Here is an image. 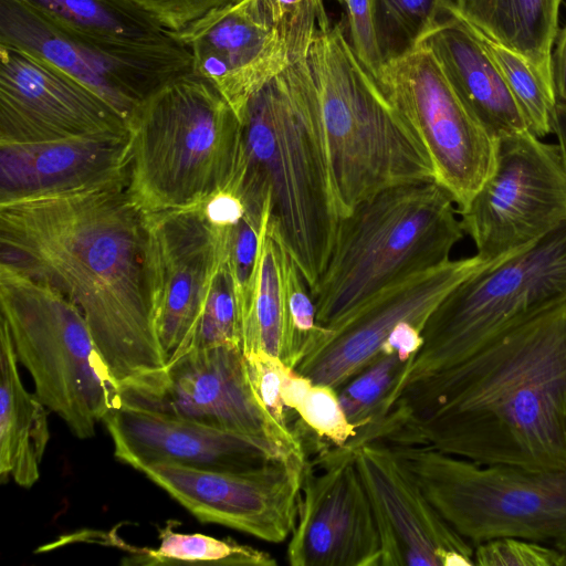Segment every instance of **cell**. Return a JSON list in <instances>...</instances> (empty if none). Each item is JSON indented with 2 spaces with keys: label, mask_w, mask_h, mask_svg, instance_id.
I'll return each instance as SVG.
<instances>
[{
  "label": "cell",
  "mask_w": 566,
  "mask_h": 566,
  "mask_svg": "<svg viewBox=\"0 0 566 566\" xmlns=\"http://www.w3.org/2000/svg\"><path fill=\"white\" fill-rule=\"evenodd\" d=\"M381 436L481 464L566 470V301L406 386Z\"/></svg>",
  "instance_id": "6da1fadb"
},
{
  "label": "cell",
  "mask_w": 566,
  "mask_h": 566,
  "mask_svg": "<svg viewBox=\"0 0 566 566\" xmlns=\"http://www.w3.org/2000/svg\"><path fill=\"white\" fill-rule=\"evenodd\" d=\"M128 180L0 203V263L81 311L119 392L167 366L146 291L145 213Z\"/></svg>",
  "instance_id": "7a4b0ae2"
},
{
  "label": "cell",
  "mask_w": 566,
  "mask_h": 566,
  "mask_svg": "<svg viewBox=\"0 0 566 566\" xmlns=\"http://www.w3.org/2000/svg\"><path fill=\"white\" fill-rule=\"evenodd\" d=\"M240 123V158L230 188L245 205L263 206L270 197L268 228L296 262L312 295L340 214L306 57L259 90Z\"/></svg>",
  "instance_id": "3957f363"
},
{
  "label": "cell",
  "mask_w": 566,
  "mask_h": 566,
  "mask_svg": "<svg viewBox=\"0 0 566 566\" xmlns=\"http://www.w3.org/2000/svg\"><path fill=\"white\" fill-rule=\"evenodd\" d=\"M306 60L340 219L388 188L436 180L427 151L356 55L343 22L318 33Z\"/></svg>",
  "instance_id": "277c9868"
},
{
  "label": "cell",
  "mask_w": 566,
  "mask_h": 566,
  "mask_svg": "<svg viewBox=\"0 0 566 566\" xmlns=\"http://www.w3.org/2000/svg\"><path fill=\"white\" fill-rule=\"evenodd\" d=\"M128 189L145 214L199 206L231 187L241 123L208 78L190 71L167 81L128 119Z\"/></svg>",
  "instance_id": "5b68a950"
},
{
  "label": "cell",
  "mask_w": 566,
  "mask_h": 566,
  "mask_svg": "<svg viewBox=\"0 0 566 566\" xmlns=\"http://www.w3.org/2000/svg\"><path fill=\"white\" fill-rule=\"evenodd\" d=\"M451 193L436 180L388 188L342 218L312 297L333 327L385 286L450 260L465 234Z\"/></svg>",
  "instance_id": "8992f818"
},
{
  "label": "cell",
  "mask_w": 566,
  "mask_h": 566,
  "mask_svg": "<svg viewBox=\"0 0 566 566\" xmlns=\"http://www.w3.org/2000/svg\"><path fill=\"white\" fill-rule=\"evenodd\" d=\"M1 318L40 401L80 439L119 403L81 311L61 292L0 263Z\"/></svg>",
  "instance_id": "52a82bcc"
},
{
  "label": "cell",
  "mask_w": 566,
  "mask_h": 566,
  "mask_svg": "<svg viewBox=\"0 0 566 566\" xmlns=\"http://www.w3.org/2000/svg\"><path fill=\"white\" fill-rule=\"evenodd\" d=\"M391 447L440 515L472 545L515 537L566 553V470L481 464L429 447Z\"/></svg>",
  "instance_id": "ba28073f"
},
{
  "label": "cell",
  "mask_w": 566,
  "mask_h": 566,
  "mask_svg": "<svg viewBox=\"0 0 566 566\" xmlns=\"http://www.w3.org/2000/svg\"><path fill=\"white\" fill-rule=\"evenodd\" d=\"M566 301V223L511 259L467 279L433 310L388 411L408 385L470 357L511 326Z\"/></svg>",
  "instance_id": "9c48e42d"
},
{
  "label": "cell",
  "mask_w": 566,
  "mask_h": 566,
  "mask_svg": "<svg viewBox=\"0 0 566 566\" xmlns=\"http://www.w3.org/2000/svg\"><path fill=\"white\" fill-rule=\"evenodd\" d=\"M387 99L427 151L434 179L468 207L491 175L497 139L462 102L422 43L387 61L376 76Z\"/></svg>",
  "instance_id": "30bf717a"
},
{
  "label": "cell",
  "mask_w": 566,
  "mask_h": 566,
  "mask_svg": "<svg viewBox=\"0 0 566 566\" xmlns=\"http://www.w3.org/2000/svg\"><path fill=\"white\" fill-rule=\"evenodd\" d=\"M458 214L476 254L490 260L522 252L566 223L560 145L528 129L499 137L491 175Z\"/></svg>",
  "instance_id": "8fae6325"
},
{
  "label": "cell",
  "mask_w": 566,
  "mask_h": 566,
  "mask_svg": "<svg viewBox=\"0 0 566 566\" xmlns=\"http://www.w3.org/2000/svg\"><path fill=\"white\" fill-rule=\"evenodd\" d=\"M0 44L59 67L113 106L127 120L140 102L191 70V54L174 43L136 46L104 43L66 31L19 0H0Z\"/></svg>",
  "instance_id": "7c38bea8"
},
{
  "label": "cell",
  "mask_w": 566,
  "mask_h": 566,
  "mask_svg": "<svg viewBox=\"0 0 566 566\" xmlns=\"http://www.w3.org/2000/svg\"><path fill=\"white\" fill-rule=\"evenodd\" d=\"M207 202V201H206ZM206 202L145 214V282L167 363L187 344L237 222L212 219Z\"/></svg>",
  "instance_id": "4fadbf2b"
},
{
  "label": "cell",
  "mask_w": 566,
  "mask_h": 566,
  "mask_svg": "<svg viewBox=\"0 0 566 566\" xmlns=\"http://www.w3.org/2000/svg\"><path fill=\"white\" fill-rule=\"evenodd\" d=\"M306 458L293 453L244 470H203L171 462L134 469L200 522L282 543L296 521Z\"/></svg>",
  "instance_id": "5bb4252c"
},
{
  "label": "cell",
  "mask_w": 566,
  "mask_h": 566,
  "mask_svg": "<svg viewBox=\"0 0 566 566\" xmlns=\"http://www.w3.org/2000/svg\"><path fill=\"white\" fill-rule=\"evenodd\" d=\"M514 255L448 260L385 286L333 327L323 326L295 369L313 382L340 389L379 355L397 324L408 321L423 329L433 310L454 287Z\"/></svg>",
  "instance_id": "9a60e30c"
},
{
  "label": "cell",
  "mask_w": 566,
  "mask_h": 566,
  "mask_svg": "<svg viewBox=\"0 0 566 566\" xmlns=\"http://www.w3.org/2000/svg\"><path fill=\"white\" fill-rule=\"evenodd\" d=\"M374 511L354 451L306 458L286 558L292 566H380Z\"/></svg>",
  "instance_id": "2e32d148"
},
{
  "label": "cell",
  "mask_w": 566,
  "mask_h": 566,
  "mask_svg": "<svg viewBox=\"0 0 566 566\" xmlns=\"http://www.w3.org/2000/svg\"><path fill=\"white\" fill-rule=\"evenodd\" d=\"M113 106L48 61L0 44V143L120 134Z\"/></svg>",
  "instance_id": "e0dca14e"
},
{
  "label": "cell",
  "mask_w": 566,
  "mask_h": 566,
  "mask_svg": "<svg viewBox=\"0 0 566 566\" xmlns=\"http://www.w3.org/2000/svg\"><path fill=\"white\" fill-rule=\"evenodd\" d=\"M355 462L380 538V566H472L474 548L431 504L394 448L360 444Z\"/></svg>",
  "instance_id": "ac0fdd59"
},
{
  "label": "cell",
  "mask_w": 566,
  "mask_h": 566,
  "mask_svg": "<svg viewBox=\"0 0 566 566\" xmlns=\"http://www.w3.org/2000/svg\"><path fill=\"white\" fill-rule=\"evenodd\" d=\"M119 399L134 407L272 441L237 344L189 348L148 382L122 391Z\"/></svg>",
  "instance_id": "d6986e66"
},
{
  "label": "cell",
  "mask_w": 566,
  "mask_h": 566,
  "mask_svg": "<svg viewBox=\"0 0 566 566\" xmlns=\"http://www.w3.org/2000/svg\"><path fill=\"white\" fill-rule=\"evenodd\" d=\"M191 71L212 82L239 119L249 99L293 61L261 0H234L179 31Z\"/></svg>",
  "instance_id": "ffe728a7"
},
{
  "label": "cell",
  "mask_w": 566,
  "mask_h": 566,
  "mask_svg": "<svg viewBox=\"0 0 566 566\" xmlns=\"http://www.w3.org/2000/svg\"><path fill=\"white\" fill-rule=\"evenodd\" d=\"M103 421L113 440L115 457L132 468L148 462H171L203 470H244L291 455L265 438L123 402L111 409Z\"/></svg>",
  "instance_id": "44dd1931"
},
{
  "label": "cell",
  "mask_w": 566,
  "mask_h": 566,
  "mask_svg": "<svg viewBox=\"0 0 566 566\" xmlns=\"http://www.w3.org/2000/svg\"><path fill=\"white\" fill-rule=\"evenodd\" d=\"M129 164V132L0 143V203L117 180Z\"/></svg>",
  "instance_id": "7402d4cb"
},
{
  "label": "cell",
  "mask_w": 566,
  "mask_h": 566,
  "mask_svg": "<svg viewBox=\"0 0 566 566\" xmlns=\"http://www.w3.org/2000/svg\"><path fill=\"white\" fill-rule=\"evenodd\" d=\"M419 43L432 51L462 102L493 137L528 129L480 31L453 1L441 7Z\"/></svg>",
  "instance_id": "603a6c76"
},
{
  "label": "cell",
  "mask_w": 566,
  "mask_h": 566,
  "mask_svg": "<svg viewBox=\"0 0 566 566\" xmlns=\"http://www.w3.org/2000/svg\"><path fill=\"white\" fill-rule=\"evenodd\" d=\"M6 323L0 319V479L23 488L40 476L50 432L46 407L29 392Z\"/></svg>",
  "instance_id": "cb8c5ba5"
},
{
  "label": "cell",
  "mask_w": 566,
  "mask_h": 566,
  "mask_svg": "<svg viewBox=\"0 0 566 566\" xmlns=\"http://www.w3.org/2000/svg\"><path fill=\"white\" fill-rule=\"evenodd\" d=\"M562 0H453L480 32L522 55L554 94L552 46Z\"/></svg>",
  "instance_id": "d4e9b609"
},
{
  "label": "cell",
  "mask_w": 566,
  "mask_h": 566,
  "mask_svg": "<svg viewBox=\"0 0 566 566\" xmlns=\"http://www.w3.org/2000/svg\"><path fill=\"white\" fill-rule=\"evenodd\" d=\"M57 27L114 44L150 46L178 41L149 11L133 0H19Z\"/></svg>",
  "instance_id": "484cf974"
},
{
  "label": "cell",
  "mask_w": 566,
  "mask_h": 566,
  "mask_svg": "<svg viewBox=\"0 0 566 566\" xmlns=\"http://www.w3.org/2000/svg\"><path fill=\"white\" fill-rule=\"evenodd\" d=\"M265 213L260 240L258 273L250 311L240 325L243 354L264 352L280 357L286 328L285 261L289 254L268 228Z\"/></svg>",
  "instance_id": "4316f807"
},
{
  "label": "cell",
  "mask_w": 566,
  "mask_h": 566,
  "mask_svg": "<svg viewBox=\"0 0 566 566\" xmlns=\"http://www.w3.org/2000/svg\"><path fill=\"white\" fill-rule=\"evenodd\" d=\"M282 397L286 408L297 417L294 430L305 452L307 448H313L317 454L346 448L357 437V429L348 420L335 388L313 382L287 367Z\"/></svg>",
  "instance_id": "83f0119b"
},
{
  "label": "cell",
  "mask_w": 566,
  "mask_h": 566,
  "mask_svg": "<svg viewBox=\"0 0 566 566\" xmlns=\"http://www.w3.org/2000/svg\"><path fill=\"white\" fill-rule=\"evenodd\" d=\"M176 522H167L159 530L160 544L157 548H129L133 557L125 560L129 565L169 564H217L272 566L276 562L271 555L254 547L240 544L231 538H216L200 533L176 532Z\"/></svg>",
  "instance_id": "f1b7e54d"
},
{
  "label": "cell",
  "mask_w": 566,
  "mask_h": 566,
  "mask_svg": "<svg viewBox=\"0 0 566 566\" xmlns=\"http://www.w3.org/2000/svg\"><path fill=\"white\" fill-rule=\"evenodd\" d=\"M480 33L517 103L528 130L538 138L553 133L552 118L557 102L555 94L546 87L522 55Z\"/></svg>",
  "instance_id": "f546056e"
},
{
  "label": "cell",
  "mask_w": 566,
  "mask_h": 566,
  "mask_svg": "<svg viewBox=\"0 0 566 566\" xmlns=\"http://www.w3.org/2000/svg\"><path fill=\"white\" fill-rule=\"evenodd\" d=\"M448 1L453 0H371L374 31L382 62L415 48Z\"/></svg>",
  "instance_id": "4dcf8cb0"
},
{
  "label": "cell",
  "mask_w": 566,
  "mask_h": 566,
  "mask_svg": "<svg viewBox=\"0 0 566 566\" xmlns=\"http://www.w3.org/2000/svg\"><path fill=\"white\" fill-rule=\"evenodd\" d=\"M243 355L248 379L266 420L271 440L286 453L306 454L291 422L293 413L282 397L283 378L289 366L280 357L264 352Z\"/></svg>",
  "instance_id": "1f68e13d"
},
{
  "label": "cell",
  "mask_w": 566,
  "mask_h": 566,
  "mask_svg": "<svg viewBox=\"0 0 566 566\" xmlns=\"http://www.w3.org/2000/svg\"><path fill=\"white\" fill-rule=\"evenodd\" d=\"M407 365L398 355L380 352L364 370L337 390L340 405L357 430L382 417L387 400Z\"/></svg>",
  "instance_id": "d6a6232c"
},
{
  "label": "cell",
  "mask_w": 566,
  "mask_h": 566,
  "mask_svg": "<svg viewBox=\"0 0 566 566\" xmlns=\"http://www.w3.org/2000/svg\"><path fill=\"white\" fill-rule=\"evenodd\" d=\"M224 344L240 345L237 301L226 260L212 276L184 352L189 348H206Z\"/></svg>",
  "instance_id": "836d02e7"
},
{
  "label": "cell",
  "mask_w": 566,
  "mask_h": 566,
  "mask_svg": "<svg viewBox=\"0 0 566 566\" xmlns=\"http://www.w3.org/2000/svg\"><path fill=\"white\" fill-rule=\"evenodd\" d=\"M285 291L286 328L281 359L295 369L315 345L323 326L317 324L314 298L290 253L285 261Z\"/></svg>",
  "instance_id": "e575fe53"
},
{
  "label": "cell",
  "mask_w": 566,
  "mask_h": 566,
  "mask_svg": "<svg viewBox=\"0 0 566 566\" xmlns=\"http://www.w3.org/2000/svg\"><path fill=\"white\" fill-rule=\"evenodd\" d=\"M263 213L248 211L230 228L227 237V265L232 279L239 326L245 319L253 298Z\"/></svg>",
  "instance_id": "d590c367"
},
{
  "label": "cell",
  "mask_w": 566,
  "mask_h": 566,
  "mask_svg": "<svg viewBox=\"0 0 566 566\" xmlns=\"http://www.w3.org/2000/svg\"><path fill=\"white\" fill-rule=\"evenodd\" d=\"M293 62L305 59L319 32L332 24L323 0H261Z\"/></svg>",
  "instance_id": "8d00e7d4"
},
{
  "label": "cell",
  "mask_w": 566,
  "mask_h": 566,
  "mask_svg": "<svg viewBox=\"0 0 566 566\" xmlns=\"http://www.w3.org/2000/svg\"><path fill=\"white\" fill-rule=\"evenodd\" d=\"M479 566H566V553L553 546L515 537H501L474 546Z\"/></svg>",
  "instance_id": "74e56055"
},
{
  "label": "cell",
  "mask_w": 566,
  "mask_h": 566,
  "mask_svg": "<svg viewBox=\"0 0 566 566\" xmlns=\"http://www.w3.org/2000/svg\"><path fill=\"white\" fill-rule=\"evenodd\" d=\"M344 9V19L347 39L358 59L366 69L378 75L384 62L380 56L371 14V0H336Z\"/></svg>",
  "instance_id": "f35d334b"
},
{
  "label": "cell",
  "mask_w": 566,
  "mask_h": 566,
  "mask_svg": "<svg viewBox=\"0 0 566 566\" xmlns=\"http://www.w3.org/2000/svg\"><path fill=\"white\" fill-rule=\"evenodd\" d=\"M166 28L179 31L206 12L234 0H133Z\"/></svg>",
  "instance_id": "ab89813d"
},
{
  "label": "cell",
  "mask_w": 566,
  "mask_h": 566,
  "mask_svg": "<svg viewBox=\"0 0 566 566\" xmlns=\"http://www.w3.org/2000/svg\"><path fill=\"white\" fill-rule=\"evenodd\" d=\"M423 344L422 328L405 321L395 326L385 340L380 352L396 354L401 360L409 364Z\"/></svg>",
  "instance_id": "60d3db41"
},
{
  "label": "cell",
  "mask_w": 566,
  "mask_h": 566,
  "mask_svg": "<svg viewBox=\"0 0 566 566\" xmlns=\"http://www.w3.org/2000/svg\"><path fill=\"white\" fill-rule=\"evenodd\" d=\"M556 49L551 56L552 80L557 102L566 104V24L557 32Z\"/></svg>",
  "instance_id": "b9f144b4"
},
{
  "label": "cell",
  "mask_w": 566,
  "mask_h": 566,
  "mask_svg": "<svg viewBox=\"0 0 566 566\" xmlns=\"http://www.w3.org/2000/svg\"><path fill=\"white\" fill-rule=\"evenodd\" d=\"M553 133L557 137V143L560 145L565 159H566V104L556 102L553 118H552Z\"/></svg>",
  "instance_id": "7bdbcfd3"
}]
</instances>
